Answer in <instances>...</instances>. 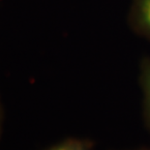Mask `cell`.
<instances>
[{
  "mask_svg": "<svg viewBox=\"0 0 150 150\" xmlns=\"http://www.w3.org/2000/svg\"><path fill=\"white\" fill-rule=\"evenodd\" d=\"M129 21L137 33L150 40V0H133Z\"/></svg>",
  "mask_w": 150,
  "mask_h": 150,
  "instance_id": "cell-1",
  "label": "cell"
},
{
  "mask_svg": "<svg viewBox=\"0 0 150 150\" xmlns=\"http://www.w3.org/2000/svg\"><path fill=\"white\" fill-rule=\"evenodd\" d=\"M140 84L143 92L144 110L147 122L150 126V58H144L140 66Z\"/></svg>",
  "mask_w": 150,
  "mask_h": 150,
  "instance_id": "cell-2",
  "label": "cell"
},
{
  "mask_svg": "<svg viewBox=\"0 0 150 150\" xmlns=\"http://www.w3.org/2000/svg\"><path fill=\"white\" fill-rule=\"evenodd\" d=\"M47 150H89L88 144L81 139H66Z\"/></svg>",
  "mask_w": 150,
  "mask_h": 150,
  "instance_id": "cell-3",
  "label": "cell"
}]
</instances>
